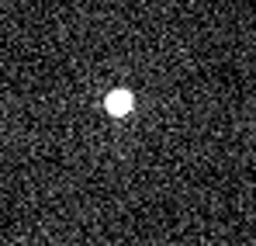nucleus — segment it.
Segmentation results:
<instances>
[{"label":"nucleus","mask_w":256,"mask_h":246,"mask_svg":"<svg viewBox=\"0 0 256 246\" xmlns=\"http://www.w3.org/2000/svg\"><path fill=\"white\" fill-rule=\"evenodd\" d=\"M108 111H111V115H125V111H132V97H128V94H111Z\"/></svg>","instance_id":"1"}]
</instances>
